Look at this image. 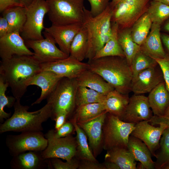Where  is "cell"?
<instances>
[{
	"label": "cell",
	"mask_w": 169,
	"mask_h": 169,
	"mask_svg": "<svg viewBox=\"0 0 169 169\" xmlns=\"http://www.w3.org/2000/svg\"><path fill=\"white\" fill-rule=\"evenodd\" d=\"M26 7V18L20 34L25 41L43 39L44 19L48 12L46 0H33Z\"/></svg>",
	"instance_id": "cell-8"
},
{
	"label": "cell",
	"mask_w": 169,
	"mask_h": 169,
	"mask_svg": "<svg viewBox=\"0 0 169 169\" xmlns=\"http://www.w3.org/2000/svg\"><path fill=\"white\" fill-rule=\"evenodd\" d=\"M111 33L110 38L104 46L96 53L93 59L110 56L125 57L124 53L118 40L119 27L117 24L112 22Z\"/></svg>",
	"instance_id": "cell-31"
},
{
	"label": "cell",
	"mask_w": 169,
	"mask_h": 169,
	"mask_svg": "<svg viewBox=\"0 0 169 169\" xmlns=\"http://www.w3.org/2000/svg\"><path fill=\"white\" fill-rule=\"evenodd\" d=\"M78 169H105L102 163L97 161L88 160H80Z\"/></svg>",
	"instance_id": "cell-44"
},
{
	"label": "cell",
	"mask_w": 169,
	"mask_h": 169,
	"mask_svg": "<svg viewBox=\"0 0 169 169\" xmlns=\"http://www.w3.org/2000/svg\"><path fill=\"white\" fill-rule=\"evenodd\" d=\"M76 79L78 86L88 88L104 95L115 89L100 75L90 69L83 72Z\"/></svg>",
	"instance_id": "cell-23"
},
{
	"label": "cell",
	"mask_w": 169,
	"mask_h": 169,
	"mask_svg": "<svg viewBox=\"0 0 169 169\" xmlns=\"http://www.w3.org/2000/svg\"><path fill=\"white\" fill-rule=\"evenodd\" d=\"M162 71L166 88L169 93V55L163 58L154 59Z\"/></svg>",
	"instance_id": "cell-41"
},
{
	"label": "cell",
	"mask_w": 169,
	"mask_h": 169,
	"mask_svg": "<svg viewBox=\"0 0 169 169\" xmlns=\"http://www.w3.org/2000/svg\"><path fill=\"white\" fill-rule=\"evenodd\" d=\"M18 6H25L20 0H0L1 13L8 8Z\"/></svg>",
	"instance_id": "cell-45"
},
{
	"label": "cell",
	"mask_w": 169,
	"mask_h": 169,
	"mask_svg": "<svg viewBox=\"0 0 169 169\" xmlns=\"http://www.w3.org/2000/svg\"><path fill=\"white\" fill-rule=\"evenodd\" d=\"M44 38L25 41L26 46L33 51L34 56L42 63L52 62L69 56L58 48L53 37L44 31Z\"/></svg>",
	"instance_id": "cell-12"
},
{
	"label": "cell",
	"mask_w": 169,
	"mask_h": 169,
	"mask_svg": "<svg viewBox=\"0 0 169 169\" xmlns=\"http://www.w3.org/2000/svg\"><path fill=\"white\" fill-rule=\"evenodd\" d=\"M161 25L153 23L148 36L140 46L141 51L153 59L163 58L167 55L161 38Z\"/></svg>",
	"instance_id": "cell-22"
},
{
	"label": "cell",
	"mask_w": 169,
	"mask_h": 169,
	"mask_svg": "<svg viewBox=\"0 0 169 169\" xmlns=\"http://www.w3.org/2000/svg\"><path fill=\"white\" fill-rule=\"evenodd\" d=\"M83 25L87 31L88 50L85 57L88 61L92 59L104 46L111 33L112 9L109 5L101 13L93 16L84 7Z\"/></svg>",
	"instance_id": "cell-4"
},
{
	"label": "cell",
	"mask_w": 169,
	"mask_h": 169,
	"mask_svg": "<svg viewBox=\"0 0 169 169\" xmlns=\"http://www.w3.org/2000/svg\"><path fill=\"white\" fill-rule=\"evenodd\" d=\"M105 161L113 162L120 169H136L137 163L127 148L116 147L107 151Z\"/></svg>",
	"instance_id": "cell-27"
},
{
	"label": "cell",
	"mask_w": 169,
	"mask_h": 169,
	"mask_svg": "<svg viewBox=\"0 0 169 169\" xmlns=\"http://www.w3.org/2000/svg\"><path fill=\"white\" fill-rule=\"evenodd\" d=\"M105 111L103 102L86 104L76 106L71 118L77 124L81 123L93 119Z\"/></svg>",
	"instance_id": "cell-30"
},
{
	"label": "cell",
	"mask_w": 169,
	"mask_h": 169,
	"mask_svg": "<svg viewBox=\"0 0 169 169\" xmlns=\"http://www.w3.org/2000/svg\"><path fill=\"white\" fill-rule=\"evenodd\" d=\"M41 64L34 55H15L1 61L0 77L16 100H20L27 91L28 81L41 71Z\"/></svg>",
	"instance_id": "cell-1"
},
{
	"label": "cell",
	"mask_w": 169,
	"mask_h": 169,
	"mask_svg": "<svg viewBox=\"0 0 169 169\" xmlns=\"http://www.w3.org/2000/svg\"><path fill=\"white\" fill-rule=\"evenodd\" d=\"M69 120L73 124L76 132L77 143L75 156L79 160H88L97 161L88 142L87 137L84 130L77 123L75 120L71 118Z\"/></svg>",
	"instance_id": "cell-32"
},
{
	"label": "cell",
	"mask_w": 169,
	"mask_h": 169,
	"mask_svg": "<svg viewBox=\"0 0 169 169\" xmlns=\"http://www.w3.org/2000/svg\"><path fill=\"white\" fill-rule=\"evenodd\" d=\"M152 23L146 12L142 15L131 27V35L133 40L140 46L150 31Z\"/></svg>",
	"instance_id": "cell-34"
},
{
	"label": "cell",
	"mask_w": 169,
	"mask_h": 169,
	"mask_svg": "<svg viewBox=\"0 0 169 169\" xmlns=\"http://www.w3.org/2000/svg\"><path fill=\"white\" fill-rule=\"evenodd\" d=\"M9 33V26L8 21L4 17L1 16L0 17V38Z\"/></svg>",
	"instance_id": "cell-48"
},
{
	"label": "cell",
	"mask_w": 169,
	"mask_h": 169,
	"mask_svg": "<svg viewBox=\"0 0 169 169\" xmlns=\"http://www.w3.org/2000/svg\"><path fill=\"white\" fill-rule=\"evenodd\" d=\"M153 125L163 124L169 127V117L154 115L149 121Z\"/></svg>",
	"instance_id": "cell-47"
},
{
	"label": "cell",
	"mask_w": 169,
	"mask_h": 169,
	"mask_svg": "<svg viewBox=\"0 0 169 169\" xmlns=\"http://www.w3.org/2000/svg\"><path fill=\"white\" fill-rule=\"evenodd\" d=\"M42 151H30L13 156L10 163L13 169H51L49 159L44 158Z\"/></svg>",
	"instance_id": "cell-20"
},
{
	"label": "cell",
	"mask_w": 169,
	"mask_h": 169,
	"mask_svg": "<svg viewBox=\"0 0 169 169\" xmlns=\"http://www.w3.org/2000/svg\"><path fill=\"white\" fill-rule=\"evenodd\" d=\"M103 163L105 169H120L117 165L111 162L105 161Z\"/></svg>",
	"instance_id": "cell-50"
},
{
	"label": "cell",
	"mask_w": 169,
	"mask_h": 169,
	"mask_svg": "<svg viewBox=\"0 0 169 169\" xmlns=\"http://www.w3.org/2000/svg\"><path fill=\"white\" fill-rule=\"evenodd\" d=\"M82 26V23L66 25H52L45 28L44 31L53 38L59 49L69 56L70 46L72 40Z\"/></svg>",
	"instance_id": "cell-19"
},
{
	"label": "cell",
	"mask_w": 169,
	"mask_h": 169,
	"mask_svg": "<svg viewBox=\"0 0 169 169\" xmlns=\"http://www.w3.org/2000/svg\"><path fill=\"white\" fill-rule=\"evenodd\" d=\"M158 65L140 72L132 79L131 91L135 94L150 93L154 88L164 81L161 70Z\"/></svg>",
	"instance_id": "cell-18"
},
{
	"label": "cell",
	"mask_w": 169,
	"mask_h": 169,
	"mask_svg": "<svg viewBox=\"0 0 169 169\" xmlns=\"http://www.w3.org/2000/svg\"><path fill=\"white\" fill-rule=\"evenodd\" d=\"M78 85L76 79L64 77L59 81L55 88L47 98L50 107V118L54 121L60 112L65 111L69 120L76 108V95Z\"/></svg>",
	"instance_id": "cell-5"
},
{
	"label": "cell",
	"mask_w": 169,
	"mask_h": 169,
	"mask_svg": "<svg viewBox=\"0 0 169 169\" xmlns=\"http://www.w3.org/2000/svg\"><path fill=\"white\" fill-rule=\"evenodd\" d=\"M84 0H46L47 14L52 24L66 25L82 23Z\"/></svg>",
	"instance_id": "cell-6"
},
{
	"label": "cell",
	"mask_w": 169,
	"mask_h": 169,
	"mask_svg": "<svg viewBox=\"0 0 169 169\" xmlns=\"http://www.w3.org/2000/svg\"><path fill=\"white\" fill-rule=\"evenodd\" d=\"M164 116L166 117H169V105L166 109Z\"/></svg>",
	"instance_id": "cell-56"
},
{
	"label": "cell",
	"mask_w": 169,
	"mask_h": 169,
	"mask_svg": "<svg viewBox=\"0 0 169 169\" xmlns=\"http://www.w3.org/2000/svg\"><path fill=\"white\" fill-rule=\"evenodd\" d=\"M44 136L48 140L47 146L42 151L44 158H57L68 161L75 156L76 140L72 135L57 138L54 137L51 129Z\"/></svg>",
	"instance_id": "cell-11"
},
{
	"label": "cell",
	"mask_w": 169,
	"mask_h": 169,
	"mask_svg": "<svg viewBox=\"0 0 169 169\" xmlns=\"http://www.w3.org/2000/svg\"><path fill=\"white\" fill-rule=\"evenodd\" d=\"M8 87L3 79L0 77V121L3 123L4 119H7L11 116V113H8L4 110L5 106L10 108L13 106L16 100L13 96H7L5 92Z\"/></svg>",
	"instance_id": "cell-39"
},
{
	"label": "cell",
	"mask_w": 169,
	"mask_h": 169,
	"mask_svg": "<svg viewBox=\"0 0 169 169\" xmlns=\"http://www.w3.org/2000/svg\"><path fill=\"white\" fill-rule=\"evenodd\" d=\"M151 0H120L112 9L111 22L119 28H131L146 13Z\"/></svg>",
	"instance_id": "cell-9"
},
{
	"label": "cell",
	"mask_w": 169,
	"mask_h": 169,
	"mask_svg": "<svg viewBox=\"0 0 169 169\" xmlns=\"http://www.w3.org/2000/svg\"><path fill=\"white\" fill-rule=\"evenodd\" d=\"M158 150L155 162V169H164L169 165V127L165 130L162 135Z\"/></svg>",
	"instance_id": "cell-35"
},
{
	"label": "cell",
	"mask_w": 169,
	"mask_h": 169,
	"mask_svg": "<svg viewBox=\"0 0 169 169\" xmlns=\"http://www.w3.org/2000/svg\"><path fill=\"white\" fill-rule=\"evenodd\" d=\"M120 0H112L109 5L111 8H113Z\"/></svg>",
	"instance_id": "cell-53"
},
{
	"label": "cell",
	"mask_w": 169,
	"mask_h": 169,
	"mask_svg": "<svg viewBox=\"0 0 169 169\" xmlns=\"http://www.w3.org/2000/svg\"><path fill=\"white\" fill-rule=\"evenodd\" d=\"M127 149L135 160L142 164L146 169H155V162L151 159L152 155L146 145L141 140L130 135Z\"/></svg>",
	"instance_id": "cell-25"
},
{
	"label": "cell",
	"mask_w": 169,
	"mask_h": 169,
	"mask_svg": "<svg viewBox=\"0 0 169 169\" xmlns=\"http://www.w3.org/2000/svg\"><path fill=\"white\" fill-rule=\"evenodd\" d=\"M68 120L69 116L66 112L63 111L59 112L57 115L54 120L55 130H57L59 129Z\"/></svg>",
	"instance_id": "cell-46"
},
{
	"label": "cell",
	"mask_w": 169,
	"mask_h": 169,
	"mask_svg": "<svg viewBox=\"0 0 169 169\" xmlns=\"http://www.w3.org/2000/svg\"><path fill=\"white\" fill-rule=\"evenodd\" d=\"M26 46L20 33L13 32L0 38V57L2 60L15 55H33Z\"/></svg>",
	"instance_id": "cell-17"
},
{
	"label": "cell",
	"mask_w": 169,
	"mask_h": 169,
	"mask_svg": "<svg viewBox=\"0 0 169 169\" xmlns=\"http://www.w3.org/2000/svg\"><path fill=\"white\" fill-rule=\"evenodd\" d=\"M128 94H122L114 89L110 91L103 102L105 111L118 117L121 120L129 101Z\"/></svg>",
	"instance_id": "cell-26"
},
{
	"label": "cell",
	"mask_w": 169,
	"mask_h": 169,
	"mask_svg": "<svg viewBox=\"0 0 169 169\" xmlns=\"http://www.w3.org/2000/svg\"><path fill=\"white\" fill-rule=\"evenodd\" d=\"M6 144L12 156L28 151H42L48 140L42 131H26L17 135H8Z\"/></svg>",
	"instance_id": "cell-10"
},
{
	"label": "cell",
	"mask_w": 169,
	"mask_h": 169,
	"mask_svg": "<svg viewBox=\"0 0 169 169\" xmlns=\"http://www.w3.org/2000/svg\"><path fill=\"white\" fill-rule=\"evenodd\" d=\"M146 12L152 23L161 25L169 18V6L161 2L152 0Z\"/></svg>",
	"instance_id": "cell-36"
},
{
	"label": "cell",
	"mask_w": 169,
	"mask_h": 169,
	"mask_svg": "<svg viewBox=\"0 0 169 169\" xmlns=\"http://www.w3.org/2000/svg\"><path fill=\"white\" fill-rule=\"evenodd\" d=\"M161 2L169 6V0H154Z\"/></svg>",
	"instance_id": "cell-55"
},
{
	"label": "cell",
	"mask_w": 169,
	"mask_h": 169,
	"mask_svg": "<svg viewBox=\"0 0 169 169\" xmlns=\"http://www.w3.org/2000/svg\"><path fill=\"white\" fill-rule=\"evenodd\" d=\"M164 169H169V165L165 167Z\"/></svg>",
	"instance_id": "cell-57"
},
{
	"label": "cell",
	"mask_w": 169,
	"mask_h": 169,
	"mask_svg": "<svg viewBox=\"0 0 169 169\" xmlns=\"http://www.w3.org/2000/svg\"><path fill=\"white\" fill-rule=\"evenodd\" d=\"M135 123L127 122L107 113L103 126V149L116 148H127L129 137Z\"/></svg>",
	"instance_id": "cell-7"
},
{
	"label": "cell",
	"mask_w": 169,
	"mask_h": 169,
	"mask_svg": "<svg viewBox=\"0 0 169 169\" xmlns=\"http://www.w3.org/2000/svg\"><path fill=\"white\" fill-rule=\"evenodd\" d=\"M161 36L162 43H163L169 53V34L162 33H161Z\"/></svg>",
	"instance_id": "cell-49"
},
{
	"label": "cell",
	"mask_w": 169,
	"mask_h": 169,
	"mask_svg": "<svg viewBox=\"0 0 169 169\" xmlns=\"http://www.w3.org/2000/svg\"><path fill=\"white\" fill-rule=\"evenodd\" d=\"M144 120L135 124L131 135L141 140L147 146L152 156L156 157V152L159 147V142L165 130L168 127L163 125L156 127Z\"/></svg>",
	"instance_id": "cell-14"
},
{
	"label": "cell",
	"mask_w": 169,
	"mask_h": 169,
	"mask_svg": "<svg viewBox=\"0 0 169 169\" xmlns=\"http://www.w3.org/2000/svg\"><path fill=\"white\" fill-rule=\"evenodd\" d=\"M49 159L51 169H77L79 162V160L75 156L65 162L57 158Z\"/></svg>",
	"instance_id": "cell-40"
},
{
	"label": "cell",
	"mask_w": 169,
	"mask_h": 169,
	"mask_svg": "<svg viewBox=\"0 0 169 169\" xmlns=\"http://www.w3.org/2000/svg\"><path fill=\"white\" fill-rule=\"evenodd\" d=\"M52 130L54 137L59 138L72 135L75 131V128L71 121L68 120L58 129Z\"/></svg>",
	"instance_id": "cell-43"
},
{
	"label": "cell",
	"mask_w": 169,
	"mask_h": 169,
	"mask_svg": "<svg viewBox=\"0 0 169 169\" xmlns=\"http://www.w3.org/2000/svg\"><path fill=\"white\" fill-rule=\"evenodd\" d=\"M41 71H52L61 78L76 79L81 73L89 69V63L79 61L69 56L54 61L42 63Z\"/></svg>",
	"instance_id": "cell-13"
},
{
	"label": "cell",
	"mask_w": 169,
	"mask_h": 169,
	"mask_svg": "<svg viewBox=\"0 0 169 169\" xmlns=\"http://www.w3.org/2000/svg\"><path fill=\"white\" fill-rule=\"evenodd\" d=\"M33 0H20L23 4L26 7L28 6L32 2Z\"/></svg>",
	"instance_id": "cell-52"
},
{
	"label": "cell",
	"mask_w": 169,
	"mask_h": 169,
	"mask_svg": "<svg viewBox=\"0 0 169 169\" xmlns=\"http://www.w3.org/2000/svg\"><path fill=\"white\" fill-rule=\"evenodd\" d=\"M148 97L141 94H135L129 98L125 112L121 119L124 121L136 124L149 121L152 116Z\"/></svg>",
	"instance_id": "cell-15"
},
{
	"label": "cell",
	"mask_w": 169,
	"mask_h": 169,
	"mask_svg": "<svg viewBox=\"0 0 169 169\" xmlns=\"http://www.w3.org/2000/svg\"><path fill=\"white\" fill-rule=\"evenodd\" d=\"M88 38L87 30L82 26L71 43L69 56L82 61L85 59L88 50Z\"/></svg>",
	"instance_id": "cell-33"
},
{
	"label": "cell",
	"mask_w": 169,
	"mask_h": 169,
	"mask_svg": "<svg viewBox=\"0 0 169 169\" xmlns=\"http://www.w3.org/2000/svg\"><path fill=\"white\" fill-rule=\"evenodd\" d=\"M118 37L119 44L124 53L125 57L131 66L135 56L140 50V46L132 39L131 27L119 28Z\"/></svg>",
	"instance_id": "cell-29"
},
{
	"label": "cell",
	"mask_w": 169,
	"mask_h": 169,
	"mask_svg": "<svg viewBox=\"0 0 169 169\" xmlns=\"http://www.w3.org/2000/svg\"><path fill=\"white\" fill-rule=\"evenodd\" d=\"M89 69L97 73L115 89L124 94L131 91L133 74L125 57L110 56L88 61Z\"/></svg>",
	"instance_id": "cell-2"
},
{
	"label": "cell",
	"mask_w": 169,
	"mask_h": 169,
	"mask_svg": "<svg viewBox=\"0 0 169 169\" xmlns=\"http://www.w3.org/2000/svg\"><path fill=\"white\" fill-rule=\"evenodd\" d=\"M62 78L54 72L48 70L40 71L28 81V85H35L41 90L40 97L32 105L40 104L52 92L59 81Z\"/></svg>",
	"instance_id": "cell-21"
},
{
	"label": "cell",
	"mask_w": 169,
	"mask_h": 169,
	"mask_svg": "<svg viewBox=\"0 0 169 169\" xmlns=\"http://www.w3.org/2000/svg\"><path fill=\"white\" fill-rule=\"evenodd\" d=\"M107 113L105 111L91 120L77 124L86 134L89 146L95 157L103 149V126Z\"/></svg>",
	"instance_id": "cell-16"
},
{
	"label": "cell",
	"mask_w": 169,
	"mask_h": 169,
	"mask_svg": "<svg viewBox=\"0 0 169 169\" xmlns=\"http://www.w3.org/2000/svg\"><path fill=\"white\" fill-rule=\"evenodd\" d=\"M105 96L88 88L78 86L76 95V106L90 103L103 102Z\"/></svg>",
	"instance_id": "cell-37"
},
{
	"label": "cell",
	"mask_w": 169,
	"mask_h": 169,
	"mask_svg": "<svg viewBox=\"0 0 169 169\" xmlns=\"http://www.w3.org/2000/svg\"><path fill=\"white\" fill-rule=\"evenodd\" d=\"M90 5V12L93 16L102 13L109 5L110 0H87Z\"/></svg>",
	"instance_id": "cell-42"
},
{
	"label": "cell",
	"mask_w": 169,
	"mask_h": 169,
	"mask_svg": "<svg viewBox=\"0 0 169 169\" xmlns=\"http://www.w3.org/2000/svg\"><path fill=\"white\" fill-rule=\"evenodd\" d=\"M19 100H16L13 114L0 125V133L8 131L23 132L42 131V124L50 118L51 109L47 103L40 109L28 111L29 106L21 105Z\"/></svg>",
	"instance_id": "cell-3"
},
{
	"label": "cell",
	"mask_w": 169,
	"mask_h": 169,
	"mask_svg": "<svg viewBox=\"0 0 169 169\" xmlns=\"http://www.w3.org/2000/svg\"><path fill=\"white\" fill-rule=\"evenodd\" d=\"M136 167L138 169H146L143 164L140 162L137 164Z\"/></svg>",
	"instance_id": "cell-54"
},
{
	"label": "cell",
	"mask_w": 169,
	"mask_h": 169,
	"mask_svg": "<svg viewBox=\"0 0 169 169\" xmlns=\"http://www.w3.org/2000/svg\"><path fill=\"white\" fill-rule=\"evenodd\" d=\"M165 21L163 26V29L165 32L169 33V18Z\"/></svg>",
	"instance_id": "cell-51"
},
{
	"label": "cell",
	"mask_w": 169,
	"mask_h": 169,
	"mask_svg": "<svg viewBox=\"0 0 169 169\" xmlns=\"http://www.w3.org/2000/svg\"><path fill=\"white\" fill-rule=\"evenodd\" d=\"M150 107L154 115L164 116L169 105V93L163 81L150 93L148 96Z\"/></svg>",
	"instance_id": "cell-24"
},
{
	"label": "cell",
	"mask_w": 169,
	"mask_h": 169,
	"mask_svg": "<svg viewBox=\"0 0 169 169\" xmlns=\"http://www.w3.org/2000/svg\"><path fill=\"white\" fill-rule=\"evenodd\" d=\"M2 16L7 19L9 26V33L22 32L26 18V7H14L4 10Z\"/></svg>",
	"instance_id": "cell-28"
},
{
	"label": "cell",
	"mask_w": 169,
	"mask_h": 169,
	"mask_svg": "<svg viewBox=\"0 0 169 169\" xmlns=\"http://www.w3.org/2000/svg\"><path fill=\"white\" fill-rule=\"evenodd\" d=\"M158 65L154 59L146 55L140 50L135 56L131 65L133 79L141 71L154 67Z\"/></svg>",
	"instance_id": "cell-38"
}]
</instances>
